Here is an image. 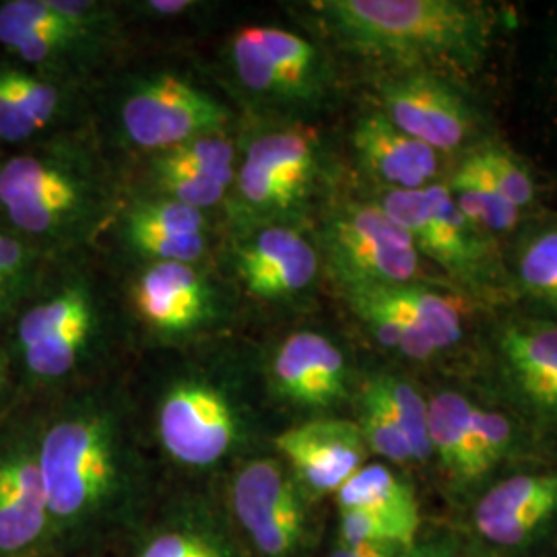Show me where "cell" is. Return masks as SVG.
Instances as JSON below:
<instances>
[{"label": "cell", "instance_id": "6da1fadb", "mask_svg": "<svg viewBox=\"0 0 557 557\" xmlns=\"http://www.w3.org/2000/svg\"><path fill=\"white\" fill-rule=\"evenodd\" d=\"M312 7L347 48L403 71L475 73L496 32L492 7L469 0H322Z\"/></svg>", "mask_w": 557, "mask_h": 557}, {"label": "cell", "instance_id": "7a4b0ae2", "mask_svg": "<svg viewBox=\"0 0 557 557\" xmlns=\"http://www.w3.org/2000/svg\"><path fill=\"white\" fill-rule=\"evenodd\" d=\"M101 190L89 165L64 147L23 151L0 163L2 221L34 246L83 234L100 209Z\"/></svg>", "mask_w": 557, "mask_h": 557}, {"label": "cell", "instance_id": "3957f363", "mask_svg": "<svg viewBox=\"0 0 557 557\" xmlns=\"http://www.w3.org/2000/svg\"><path fill=\"white\" fill-rule=\"evenodd\" d=\"M386 218L428 257L465 285H485L496 275L492 238L465 220L444 182L423 190H388L380 199Z\"/></svg>", "mask_w": 557, "mask_h": 557}, {"label": "cell", "instance_id": "277c9868", "mask_svg": "<svg viewBox=\"0 0 557 557\" xmlns=\"http://www.w3.org/2000/svg\"><path fill=\"white\" fill-rule=\"evenodd\" d=\"M38 467L50 520L79 517L96 506L114 479V446L106 419H59L41 438Z\"/></svg>", "mask_w": 557, "mask_h": 557}, {"label": "cell", "instance_id": "5b68a950", "mask_svg": "<svg viewBox=\"0 0 557 557\" xmlns=\"http://www.w3.org/2000/svg\"><path fill=\"white\" fill-rule=\"evenodd\" d=\"M324 252L341 289L403 285L419 277L416 244L379 205L341 207L324 227Z\"/></svg>", "mask_w": 557, "mask_h": 557}, {"label": "cell", "instance_id": "8992f818", "mask_svg": "<svg viewBox=\"0 0 557 557\" xmlns=\"http://www.w3.org/2000/svg\"><path fill=\"white\" fill-rule=\"evenodd\" d=\"M380 110L403 133L432 147L442 158L475 149V108L446 75L400 71L380 85Z\"/></svg>", "mask_w": 557, "mask_h": 557}, {"label": "cell", "instance_id": "52a82bcc", "mask_svg": "<svg viewBox=\"0 0 557 557\" xmlns=\"http://www.w3.org/2000/svg\"><path fill=\"white\" fill-rule=\"evenodd\" d=\"M320 172L319 139L283 128L252 140L239 168L238 195L250 215L289 218L312 195Z\"/></svg>", "mask_w": 557, "mask_h": 557}, {"label": "cell", "instance_id": "ba28073f", "mask_svg": "<svg viewBox=\"0 0 557 557\" xmlns=\"http://www.w3.org/2000/svg\"><path fill=\"white\" fill-rule=\"evenodd\" d=\"M227 120L230 112L221 101L176 75L140 81L120 108L126 137L158 153L205 135H221Z\"/></svg>", "mask_w": 557, "mask_h": 557}, {"label": "cell", "instance_id": "9c48e42d", "mask_svg": "<svg viewBox=\"0 0 557 557\" xmlns=\"http://www.w3.org/2000/svg\"><path fill=\"white\" fill-rule=\"evenodd\" d=\"M160 438L180 462L207 467L225 457L234 444L236 419L215 388L186 382L174 386L161 403Z\"/></svg>", "mask_w": 557, "mask_h": 557}, {"label": "cell", "instance_id": "30bf717a", "mask_svg": "<svg viewBox=\"0 0 557 557\" xmlns=\"http://www.w3.org/2000/svg\"><path fill=\"white\" fill-rule=\"evenodd\" d=\"M234 510L242 527L269 557L289 556L304 527L298 494L273 460H255L234 483Z\"/></svg>", "mask_w": 557, "mask_h": 557}, {"label": "cell", "instance_id": "8fae6325", "mask_svg": "<svg viewBox=\"0 0 557 557\" xmlns=\"http://www.w3.org/2000/svg\"><path fill=\"white\" fill-rule=\"evenodd\" d=\"M278 453L317 494H337L363 467L368 446L358 423L320 419L289 428L277 440Z\"/></svg>", "mask_w": 557, "mask_h": 557}, {"label": "cell", "instance_id": "7c38bea8", "mask_svg": "<svg viewBox=\"0 0 557 557\" xmlns=\"http://www.w3.org/2000/svg\"><path fill=\"white\" fill-rule=\"evenodd\" d=\"M96 38L59 17L48 0L0 4V46L44 77L71 66Z\"/></svg>", "mask_w": 557, "mask_h": 557}, {"label": "cell", "instance_id": "4fadbf2b", "mask_svg": "<svg viewBox=\"0 0 557 557\" xmlns=\"http://www.w3.org/2000/svg\"><path fill=\"white\" fill-rule=\"evenodd\" d=\"M351 143L361 170L388 190H423L438 182L440 156L372 110L359 116Z\"/></svg>", "mask_w": 557, "mask_h": 557}, {"label": "cell", "instance_id": "5bb4252c", "mask_svg": "<svg viewBox=\"0 0 557 557\" xmlns=\"http://www.w3.org/2000/svg\"><path fill=\"white\" fill-rule=\"evenodd\" d=\"M140 319L165 335H186L215 314V296L193 264L153 262L133 285Z\"/></svg>", "mask_w": 557, "mask_h": 557}, {"label": "cell", "instance_id": "9a60e30c", "mask_svg": "<svg viewBox=\"0 0 557 557\" xmlns=\"http://www.w3.org/2000/svg\"><path fill=\"white\" fill-rule=\"evenodd\" d=\"M238 273L260 298L283 299L306 292L319 275V252L294 227L271 225L238 248Z\"/></svg>", "mask_w": 557, "mask_h": 557}, {"label": "cell", "instance_id": "2e32d148", "mask_svg": "<svg viewBox=\"0 0 557 557\" xmlns=\"http://www.w3.org/2000/svg\"><path fill=\"white\" fill-rule=\"evenodd\" d=\"M271 374L281 397L301 407H329L345 393L347 363L331 338L301 331L278 345Z\"/></svg>", "mask_w": 557, "mask_h": 557}, {"label": "cell", "instance_id": "e0dca14e", "mask_svg": "<svg viewBox=\"0 0 557 557\" xmlns=\"http://www.w3.org/2000/svg\"><path fill=\"white\" fill-rule=\"evenodd\" d=\"M50 522L38 450L17 446L0 455V556H20Z\"/></svg>", "mask_w": 557, "mask_h": 557}, {"label": "cell", "instance_id": "ac0fdd59", "mask_svg": "<svg viewBox=\"0 0 557 557\" xmlns=\"http://www.w3.org/2000/svg\"><path fill=\"white\" fill-rule=\"evenodd\" d=\"M62 108V91L50 77L15 64H0V140L20 145L46 131Z\"/></svg>", "mask_w": 557, "mask_h": 557}, {"label": "cell", "instance_id": "d6986e66", "mask_svg": "<svg viewBox=\"0 0 557 557\" xmlns=\"http://www.w3.org/2000/svg\"><path fill=\"white\" fill-rule=\"evenodd\" d=\"M341 510H366L388 520L411 545L418 535L419 506L413 490L384 465H366L337 492Z\"/></svg>", "mask_w": 557, "mask_h": 557}, {"label": "cell", "instance_id": "ffe728a7", "mask_svg": "<svg viewBox=\"0 0 557 557\" xmlns=\"http://www.w3.org/2000/svg\"><path fill=\"white\" fill-rule=\"evenodd\" d=\"M430 407V442L453 478L469 483L485 475L473 432V403L458 393H438Z\"/></svg>", "mask_w": 557, "mask_h": 557}, {"label": "cell", "instance_id": "44dd1931", "mask_svg": "<svg viewBox=\"0 0 557 557\" xmlns=\"http://www.w3.org/2000/svg\"><path fill=\"white\" fill-rule=\"evenodd\" d=\"M351 289V287H349ZM376 298L413 324L438 351L455 347L465 333L462 312L455 298L421 283L368 287Z\"/></svg>", "mask_w": 557, "mask_h": 557}, {"label": "cell", "instance_id": "7402d4cb", "mask_svg": "<svg viewBox=\"0 0 557 557\" xmlns=\"http://www.w3.org/2000/svg\"><path fill=\"white\" fill-rule=\"evenodd\" d=\"M257 38L296 100H312L324 87L326 60L312 41L278 27H255Z\"/></svg>", "mask_w": 557, "mask_h": 557}, {"label": "cell", "instance_id": "603a6c76", "mask_svg": "<svg viewBox=\"0 0 557 557\" xmlns=\"http://www.w3.org/2000/svg\"><path fill=\"white\" fill-rule=\"evenodd\" d=\"M446 188L465 220L473 223L485 236L494 238L517 227L520 209L504 199L465 156L446 182Z\"/></svg>", "mask_w": 557, "mask_h": 557}, {"label": "cell", "instance_id": "cb8c5ba5", "mask_svg": "<svg viewBox=\"0 0 557 557\" xmlns=\"http://www.w3.org/2000/svg\"><path fill=\"white\" fill-rule=\"evenodd\" d=\"M345 296L359 320L370 329L372 337L376 338L382 347L398 351L403 358L416 361H428L436 356V349L428 343V338L393 308L382 304L368 287L345 289Z\"/></svg>", "mask_w": 557, "mask_h": 557}, {"label": "cell", "instance_id": "d4e9b609", "mask_svg": "<svg viewBox=\"0 0 557 557\" xmlns=\"http://www.w3.org/2000/svg\"><path fill=\"white\" fill-rule=\"evenodd\" d=\"M515 277L527 298L557 310V223L537 227L518 242Z\"/></svg>", "mask_w": 557, "mask_h": 557}, {"label": "cell", "instance_id": "484cf974", "mask_svg": "<svg viewBox=\"0 0 557 557\" xmlns=\"http://www.w3.org/2000/svg\"><path fill=\"white\" fill-rule=\"evenodd\" d=\"M96 306L87 287L79 283L66 285L50 298L32 306L17 324V347L21 351L38 345L44 338L77 324L81 320L94 319Z\"/></svg>", "mask_w": 557, "mask_h": 557}, {"label": "cell", "instance_id": "4316f807", "mask_svg": "<svg viewBox=\"0 0 557 557\" xmlns=\"http://www.w3.org/2000/svg\"><path fill=\"white\" fill-rule=\"evenodd\" d=\"M234 161V145L221 133L205 135L158 153L151 170L153 174H197L220 180L221 184L230 186V182L236 176Z\"/></svg>", "mask_w": 557, "mask_h": 557}, {"label": "cell", "instance_id": "83f0119b", "mask_svg": "<svg viewBox=\"0 0 557 557\" xmlns=\"http://www.w3.org/2000/svg\"><path fill=\"white\" fill-rule=\"evenodd\" d=\"M499 349L515 379L557 370V322H524L508 326Z\"/></svg>", "mask_w": 557, "mask_h": 557}, {"label": "cell", "instance_id": "f1b7e54d", "mask_svg": "<svg viewBox=\"0 0 557 557\" xmlns=\"http://www.w3.org/2000/svg\"><path fill=\"white\" fill-rule=\"evenodd\" d=\"M539 506H557V475H518L502 481L479 502L475 524L517 517Z\"/></svg>", "mask_w": 557, "mask_h": 557}, {"label": "cell", "instance_id": "f546056e", "mask_svg": "<svg viewBox=\"0 0 557 557\" xmlns=\"http://www.w3.org/2000/svg\"><path fill=\"white\" fill-rule=\"evenodd\" d=\"M41 250L0 221V314L7 319L32 289Z\"/></svg>", "mask_w": 557, "mask_h": 557}, {"label": "cell", "instance_id": "4dcf8cb0", "mask_svg": "<svg viewBox=\"0 0 557 557\" xmlns=\"http://www.w3.org/2000/svg\"><path fill=\"white\" fill-rule=\"evenodd\" d=\"M96 326L94 319L81 320L77 324L44 338L38 345L21 351L25 370L38 380H57L66 376L79 361Z\"/></svg>", "mask_w": 557, "mask_h": 557}, {"label": "cell", "instance_id": "1f68e13d", "mask_svg": "<svg viewBox=\"0 0 557 557\" xmlns=\"http://www.w3.org/2000/svg\"><path fill=\"white\" fill-rule=\"evenodd\" d=\"M358 425L366 446L372 448L380 457L388 458L391 462L397 465L413 460V453L407 444V438L374 379L363 386Z\"/></svg>", "mask_w": 557, "mask_h": 557}, {"label": "cell", "instance_id": "d6a6232c", "mask_svg": "<svg viewBox=\"0 0 557 557\" xmlns=\"http://www.w3.org/2000/svg\"><path fill=\"white\" fill-rule=\"evenodd\" d=\"M465 158L517 209H524L535 200V182L531 172L506 147L492 143L478 145L475 149L467 151Z\"/></svg>", "mask_w": 557, "mask_h": 557}, {"label": "cell", "instance_id": "836d02e7", "mask_svg": "<svg viewBox=\"0 0 557 557\" xmlns=\"http://www.w3.org/2000/svg\"><path fill=\"white\" fill-rule=\"evenodd\" d=\"M380 393L388 403L393 416L398 421L407 444L413 453V460H428L434 457L430 442V407L428 400L419 395L413 384L393 376H379Z\"/></svg>", "mask_w": 557, "mask_h": 557}, {"label": "cell", "instance_id": "e575fe53", "mask_svg": "<svg viewBox=\"0 0 557 557\" xmlns=\"http://www.w3.org/2000/svg\"><path fill=\"white\" fill-rule=\"evenodd\" d=\"M232 64L239 83L255 96L271 101H294L289 87L267 57L255 27L239 29L232 41Z\"/></svg>", "mask_w": 557, "mask_h": 557}, {"label": "cell", "instance_id": "d590c367", "mask_svg": "<svg viewBox=\"0 0 557 557\" xmlns=\"http://www.w3.org/2000/svg\"><path fill=\"white\" fill-rule=\"evenodd\" d=\"M205 225L207 220L202 211L163 197L135 205L126 218V232L205 234Z\"/></svg>", "mask_w": 557, "mask_h": 557}, {"label": "cell", "instance_id": "8d00e7d4", "mask_svg": "<svg viewBox=\"0 0 557 557\" xmlns=\"http://www.w3.org/2000/svg\"><path fill=\"white\" fill-rule=\"evenodd\" d=\"M128 244L156 262H184L199 260L207 246V234H168V232H126Z\"/></svg>", "mask_w": 557, "mask_h": 557}, {"label": "cell", "instance_id": "74e56055", "mask_svg": "<svg viewBox=\"0 0 557 557\" xmlns=\"http://www.w3.org/2000/svg\"><path fill=\"white\" fill-rule=\"evenodd\" d=\"M153 176L158 180L163 199L176 200L199 211L218 205L227 190V186L221 184L220 180L197 176V174H153Z\"/></svg>", "mask_w": 557, "mask_h": 557}, {"label": "cell", "instance_id": "f35d334b", "mask_svg": "<svg viewBox=\"0 0 557 557\" xmlns=\"http://www.w3.org/2000/svg\"><path fill=\"white\" fill-rule=\"evenodd\" d=\"M473 432L478 442L479 458L485 469H494L506 457L512 444V423L496 411L473 407Z\"/></svg>", "mask_w": 557, "mask_h": 557}, {"label": "cell", "instance_id": "ab89813d", "mask_svg": "<svg viewBox=\"0 0 557 557\" xmlns=\"http://www.w3.org/2000/svg\"><path fill=\"white\" fill-rule=\"evenodd\" d=\"M341 541L349 545L366 543H391L403 545L397 529L372 512L366 510H341Z\"/></svg>", "mask_w": 557, "mask_h": 557}, {"label": "cell", "instance_id": "60d3db41", "mask_svg": "<svg viewBox=\"0 0 557 557\" xmlns=\"http://www.w3.org/2000/svg\"><path fill=\"white\" fill-rule=\"evenodd\" d=\"M140 557H220L205 541L188 535H161L156 539Z\"/></svg>", "mask_w": 557, "mask_h": 557}, {"label": "cell", "instance_id": "b9f144b4", "mask_svg": "<svg viewBox=\"0 0 557 557\" xmlns=\"http://www.w3.org/2000/svg\"><path fill=\"white\" fill-rule=\"evenodd\" d=\"M518 388L535 405L557 413V370L547 374L517 379Z\"/></svg>", "mask_w": 557, "mask_h": 557}, {"label": "cell", "instance_id": "7bdbcfd3", "mask_svg": "<svg viewBox=\"0 0 557 557\" xmlns=\"http://www.w3.org/2000/svg\"><path fill=\"white\" fill-rule=\"evenodd\" d=\"M193 4L195 2H188V0H153L147 7L158 15H178V13L193 9Z\"/></svg>", "mask_w": 557, "mask_h": 557}, {"label": "cell", "instance_id": "ee69618b", "mask_svg": "<svg viewBox=\"0 0 557 557\" xmlns=\"http://www.w3.org/2000/svg\"><path fill=\"white\" fill-rule=\"evenodd\" d=\"M379 545V543H366V545H349V543H338L337 549L333 552L331 557H368L370 549Z\"/></svg>", "mask_w": 557, "mask_h": 557}, {"label": "cell", "instance_id": "f6af8a7d", "mask_svg": "<svg viewBox=\"0 0 557 557\" xmlns=\"http://www.w3.org/2000/svg\"><path fill=\"white\" fill-rule=\"evenodd\" d=\"M397 545H391V543H379V545H374L372 549H370V554L368 557H393V549H395Z\"/></svg>", "mask_w": 557, "mask_h": 557}, {"label": "cell", "instance_id": "bcb514c9", "mask_svg": "<svg viewBox=\"0 0 557 557\" xmlns=\"http://www.w3.org/2000/svg\"><path fill=\"white\" fill-rule=\"evenodd\" d=\"M556 48H554V57H552V75H554V85H556V94H557V38L556 44H554Z\"/></svg>", "mask_w": 557, "mask_h": 557}, {"label": "cell", "instance_id": "7dc6e473", "mask_svg": "<svg viewBox=\"0 0 557 557\" xmlns=\"http://www.w3.org/2000/svg\"><path fill=\"white\" fill-rule=\"evenodd\" d=\"M409 557H446L440 556V554H432V552H419V554H413V556Z\"/></svg>", "mask_w": 557, "mask_h": 557}]
</instances>
